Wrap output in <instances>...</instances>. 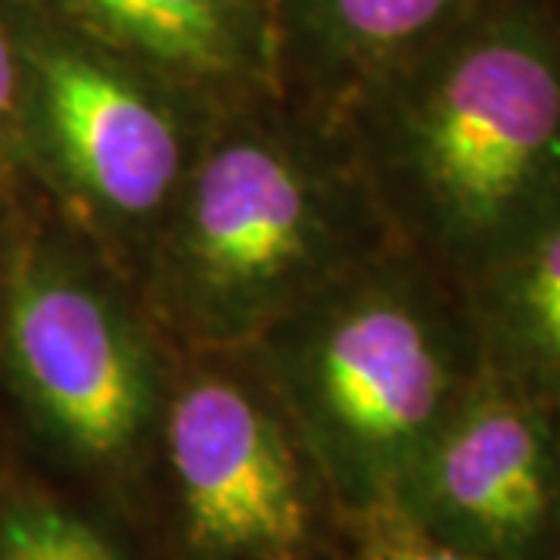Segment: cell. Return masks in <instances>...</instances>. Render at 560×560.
I'll return each mask as SVG.
<instances>
[{"instance_id":"1","label":"cell","mask_w":560,"mask_h":560,"mask_svg":"<svg viewBox=\"0 0 560 560\" xmlns=\"http://www.w3.org/2000/svg\"><path fill=\"white\" fill-rule=\"evenodd\" d=\"M349 128L393 241L464 293L560 215V10L486 0L352 94Z\"/></svg>"},{"instance_id":"2","label":"cell","mask_w":560,"mask_h":560,"mask_svg":"<svg viewBox=\"0 0 560 560\" xmlns=\"http://www.w3.org/2000/svg\"><path fill=\"white\" fill-rule=\"evenodd\" d=\"M386 243L355 172L296 128L234 119L197 147L162 221L156 300L194 340L253 342Z\"/></svg>"},{"instance_id":"3","label":"cell","mask_w":560,"mask_h":560,"mask_svg":"<svg viewBox=\"0 0 560 560\" xmlns=\"http://www.w3.org/2000/svg\"><path fill=\"white\" fill-rule=\"evenodd\" d=\"M256 342L320 452L374 501L396 495L482 371L460 290L396 241L320 283Z\"/></svg>"},{"instance_id":"4","label":"cell","mask_w":560,"mask_h":560,"mask_svg":"<svg viewBox=\"0 0 560 560\" xmlns=\"http://www.w3.org/2000/svg\"><path fill=\"white\" fill-rule=\"evenodd\" d=\"M393 499L470 555L545 560L560 539L551 405L482 368Z\"/></svg>"},{"instance_id":"5","label":"cell","mask_w":560,"mask_h":560,"mask_svg":"<svg viewBox=\"0 0 560 560\" xmlns=\"http://www.w3.org/2000/svg\"><path fill=\"white\" fill-rule=\"evenodd\" d=\"M28 62L50 150L79 200L109 228H162L197 156L178 103L140 62L94 40H40Z\"/></svg>"},{"instance_id":"6","label":"cell","mask_w":560,"mask_h":560,"mask_svg":"<svg viewBox=\"0 0 560 560\" xmlns=\"http://www.w3.org/2000/svg\"><path fill=\"white\" fill-rule=\"evenodd\" d=\"M10 349L44 420L88 458L138 440L153 401L143 337L113 290L79 265H25L10 300Z\"/></svg>"},{"instance_id":"7","label":"cell","mask_w":560,"mask_h":560,"mask_svg":"<svg viewBox=\"0 0 560 560\" xmlns=\"http://www.w3.org/2000/svg\"><path fill=\"white\" fill-rule=\"evenodd\" d=\"M168 460L187 526L215 555H283L305 533L300 474L243 386L202 374L168 405Z\"/></svg>"},{"instance_id":"8","label":"cell","mask_w":560,"mask_h":560,"mask_svg":"<svg viewBox=\"0 0 560 560\" xmlns=\"http://www.w3.org/2000/svg\"><path fill=\"white\" fill-rule=\"evenodd\" d=\"M88 40L194 81L246 79L268 57L253 0H47Z\"/></svg>"},{"instance_id":"9","label":"cell","mask_w":560,"mask_h":560,"mask_svg":"<svg viewBox=\"0 0 560 560\" xmlns=\"http://www.w3.org/2000/svg\"><path fill=\"white\" fill-rule=\"evenodd\" d=\"M486 0H287L293 57L346 101L418 57Z\"/></svg>"},{"instance_id":"10","label":"cell","mask_w":560,"mask_h":560,"mask_svg":"<svg viewBox=\"0 0 560 560\" xmlns=\"http://www.w3.org/2000/svg\"><path fill=\"white\" fill-rule=\"evenodd\" d=\"M460 296L482 368L551 405L560 393V215Z\"/></svg>"},{"instance_id":"11","label":"cell","mask_w":560,"mask_h":560,"mask_svg":"<svg viewBox=\"0 0 560 560\" xmlns=\"http://www.w3.org/2000/svg\"><path fill=\"white\" fill-rule=\"evenodd\" d=\"M0 560H121L119 551L69 511L16 504L0 521Z\"/></svg>"},{"instance_id":"12","label":"cell","mask_w":560,"mask_h":560,"mask_svg":"<svg viewBox=\"0 0 560 560\" xmlns=\"http://www.w3.org/2000/svg\"><path fill=\"white\" fill-rule=\"evenodd\" d=\"M368 560H486L440 539L399 499L374 501Z\"/></svg>"},{"instance_id":"13","label":"cell","mask_w":560,"mask_h":560,"mask_svg":"<svg viewBox=\"0 0 560 560\" xmlns=\"http://www.w3.org/2000/svg\"><path fill=\"white\" fill-rule=\"evenodd\" d=\"M16 101H20V60L7 28L0 25V121L13 116Z\"/></svg>"},{"instance_id":"14","label":"cell","mask_w":560,"mask_h":560,"mask_svg":"<svg viewBox=\"0 0 560 560\" xmlns=\"http://www.w3.org/2000/svg\"><path fill=\"white\" fill-rule=\"evenodd\" d=\"M551 415H555V430H558V442H560V393L551 401Z\"/></svg>"},{"instance_id":"15","label":"cell","mask_w":560,"mask_h":560,"mask_svg":"<svg viewBox=\"0 0 560 560\" xmlns=\"http://www.w3.org/2000/svg\"><path fill=\"white\" fill-rule=\"evenodd\" d=\"M545 560H560V539H558V545L551 548V555H548V558H545Z\"/></svg>"}]
</instances>
